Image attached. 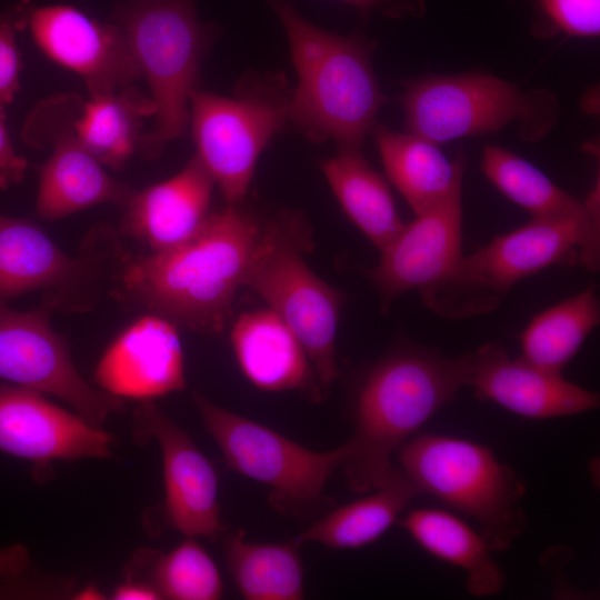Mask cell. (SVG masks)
Listing matches in <instances>:
<instances>
[{
	"label": "cell",
	"instance_id": "obj_16",
	"mask_svg": "<svg viewBox=\"0 0 600 600\" xmlns=\"http://www.w3.org/2000/svg\"><path fill=\"white\" fill-rule=\"evenodd\" d=\"M113 437L43 393L0 381V451L38 466L53 460L108 458Z\"/></svg>",
	"mask_w": 600,
	"mask_h": 600
},
{
	"label": "cell",
	"instance_id": "obj_27",
	"mask_svg": "<svg viewBox=\"0 0 600 600\" xmlns=\"http://www.w3.org/2000/svg\"><path fill=\"white\" fill-rule=\"evenodd\" d=\"M481 170L510 200L534 218L572 219L599 231L596 193L586 204L556 186L537 167L497 146H486Z\"/></svg>",
	"mask_w": 600,
	"mask_h": 600
},
{
	"label": "cell",
	"instance_id": "obj_1",
	"mask_svg": "<svg viewBox=\"0 0 600 600\" xmlns=\"http://www.w3.org/2000/svg\"><path fill=\"white\" fill-rule=\"evenodd\" d=\"M268 226L242 203L211 211L192 238L171 250L127 249L109 294L130 310L158 314L177 327L219 333L233 314Z\"/></svg>",
	"mask_w": 600,
	"mask_h": 600
},
{
	"label": "cell",
	"instance_id": "obj_18",
	"mask_svg": "<svg viewBox=\"0 0 600 600\" xmlns=\"http://www.w3.org/2000/svg\"><path fill=\"white\" fill-rule=\"evenodd\" d=\"M578 249L579 261L599 267V231L572 219L534 218L497 236L487 246L463 257V268L502 297L512 286L540 270L563 262Z\"/></svg>",
	"mask_w": 600,
	"mask_h": 600
},
{
	"label": "cell",
	"instance_id": "obj_31",
	"mask_svg": "<svg viewBox=\"0 0 600 600\" xmlns=\"http://www.w3.org/2000/svg\"><path fill=\"white\" fill-rule=\"evenodd\" d=\"M21 31L14 6L0 9V106L14 101L20 90L22 70L17 32Z\"/></svg>",
	"mask_w": 600,
	"mask_h": 600
},
{
	"label": "cell",
	"instance_id": "obj_6",
	"mask_svg": "<svg viewBox=\"0 0 600 600\" xmlns=\"http://www.w3.org/2000/svg\"><path fill=\"white\" fill-rule=\"evenodd\" d=\"M399 468L422 494L472 517L492 552L506 551L524 531L526 486L486 446L454 437L419 433L399 450Z\"/></svg>",
	"mask_w": 600,
	"mask_h": 600
},
{
	"label": "cell",
	"instance_id": "obj_5",
	"mask_svg": "<svg viewBox=\"0 0 600 600\" xmlns=\"http://www.w3.org/2000/svg\"><path fill=\"white\" fill-rule=\"evenodd\" d=\"M462 183L416 216L367 271L381 310L418 289L423 303L440 316L466 318L494 309L500 299L463 268Z\"/></svg>",
	"mask_w": 600,
	"mask_h": 600
},
{
	"label": "cell",
	"instance_id": "obj_33",
	"mask_svg": "<svg viewBox=\"0 0 600 600\" xmlns=\"http://www.w3.org/2000/svg\"><path fill=\"white\" fill-rule=\"evenodd\" d=\"M3 108L0 106V190L20 183L28 168V161L13 148Z\"/></svg>",
	"mask_w": 600,
	"mask_h": 600
},
{
	"label": "cell",
	"instance_id": "obj_25",
	"mask_svg": "<svg viewBox=\"0 0 600 600\" xmlns=\"http://www.w3.org/2000/svg\"><path fill=\"white\" fill-rule=\"evenodd\" d=\"M418 496H422L420 489L394 466L384 482L368 496L332 510L293 541L298 544L317 542L337 550L368 546L397 522Z\"/></svg>",
	"mask_w": 600,
	"mask_h": 600
},
{
	"label": "cell",
	"instance_id": "obj_24",
	"mask_svg": "<svg viewBox=\"0 0 600 600\" xmlns=\"http://www.w3.org/2000/svg\"><path fill=\"white\" fill-rule=\"evenodd\" d=\"M399 524L428 553L467 573L466 588L476 597L499 593L506 574L480 532L441 509H414Z\"/></svg>",
	"mask_w": 600,
	"mask_h": 600
},
{
	"label": "cell",
	"instance_id": "obj_23",
	"mask_svg": "<svg viewBox=\"0 0 600 600\" xmlns=\"http://www.w3.org/2000/svg\"><path fill=\"white\" fill-rule=\"evenodd\" d=\"M156 107L133 84L81 99L73 129L80 143L104 168L122 170L137 152L143 123Z\"/></svg>",
	"mask_w": 600,
	"mask_h": 600
},
{
	"label": "cell",
	"instance_id": "obj_8",
	"mask_svg": "<svg viewBox=\"0 0 600 600\" xmlns=\"http://www.w3.org/2000/svg\"><path fill=\"white\" fill-rule=\"evenodd\" d=\"M311 247L309 229L299 213L270 219L244 287L302 343L323 399L338 376L336 338L344 296L308 267L303 252Z\"/></svg>",
	"mask_w": 600,
	"mask_h": 600
},
{
	"label": "cell",
	"instance_id": "obj_32",
	"mask_svg": "<svg viewBox=\"0 0 600 600\" xmlns=\"http://www.w3.org/2000/svg\"><path fill=\"white\" fill-rule=\"evenodd\" d=\"M550 20L563 32L596 37L600 32V0H540Z\"/></svg>",
	"mask_w": 600,
	"mask_h": 600
},
{
	"label": "cell",
	"instance_id": "obj_35",
	"mask_svg": "<svg viewBox=\"0 0 600 600\" xmlns=\"http://www.w3.org/2000/svg\"><path fill=\"white\" fill-rule=\"evenodd\" d=\"M341 1H344L349 4H352L361 9H367V8L381 6L388 0H341Z\"/></svg>",
	"mask_w": 600,
	"mask_h": 600
},
{
	"label": "cell",
	"instance_id": "obj_26",
	"mask_svg": "<svg viewBox=\"0 0 600 600\" xmlns=\"http://www.w3.org/2000/svg\"><path fill=\"white\" fill-rule=\"evenodd\" d=\"M321 170L348 218L382 252L403 230L387 182L361 150H339Z\"/></svg>",
	"mask_w": 600,
	"mask_h": 600
},
{
	"label": "cell",
	"instance_id": "obj_4",
	"mask_svg": "<svg viewBox=\"0 0 600 600\" xmlns=\"http://www.w3.org/2000/svg\"><path fill=\"white\" fill-rule=\"evenodd\" d=\"M111 21L123 32L156 107L137 153L156 159L189 130L190 96L216 29L199 19L196 0H124L113 7Z\"/></svg>",
	"mask_w": 600,
	"mask_h": 600
},
{
	"label": "cell",
	"instance_id": "obj_15",
	"mask_svg": "<svg viewBox=\"0 0 600 600\" xmlns=\"http://www.w3.org/2000/svg\"><path fill=\"white\" fill-rule=\"evenodd\" d=\"M133 434L138 440L154 439L160 447L167 523L187 538H217L223 524L212 463L153 400L136 408Z\"/></svg>",
	"mask_w": 600,
	"mask_h": 600
},
{
	"label": "cell",
	"instance_id": "obj_2",
	"mask_svg": "<svg viewBox=\"0 0 600 600\" xmlns=\"http://www.w3.org/2000/svg\"><path fill=\"white\" fill-rule=\"evenodd\" d=\"M466 386L464 354L402 343L363 376L353 403V434L343 443L350 489L368 493L394 468L391 458Z\"/></svg>",
	"mask_w": 600,
	"mask_h": 600
},
{
	"label": "cell",
	"instance_id": "obj_30",
	"mask_svg": "<svg viewBox=\"0 0 600 600\" xmlns=\"http://www.w3.org/2000/svg\"><path fill=\"white\" fill-rule=\"evenodd\" d=\"M151 583L162 598L173 600H216L223 592L216 562L202 546L189 537L156 559Z\"/></svg>",
	"mask_w": 600,
	"mask_h": 600
},
{
	"label": "cell",
	"instance_id": "obj_10",
	"mask_svg": "<svg viewBox=\"0 0 600 600\" xmlns=\"http://www.w3.org/2000/svg\"><path fill=\"white\" fill-rule=\"evenodd\" d=\"M192 398L228 467L266 484L274 508L299 517L324 500V486L341 466L342 444L330 451H314L217 406L200 393Z\"/></svg>",
	"mask_w": 600,
	"mask_h": 600
},
{
	"label": "cell",
	"instance_id": "obj_12",
	"mask_svg": "<svg viewBox=\"0 0 600 600\" xmlns=\"http://www.w3.org/2000/svg\"><path fill=\"white\" fill-rule=\"evenodd\" d=\"M401 104L409 133L436 144L497 131L517 119H538L540 101L482 73L432 76L407 86Z\"/></svg>",
	"mask_w": 600,
	"mask_h": 600
},
{
	"label": "cell",
	"instance_id": "obj_3",
	"mask_svg": "<svg viewBox=\"0 0 600 600\" xmlns=\"http://www.w3.org/2000/svg\"><path fill=\"white\" fill-rule=\"evenodd\" d=\"M264 1L286 31L298 78L287 122L314 142L361 150L384 103L367 47L312 24L288 0Z\"/></svg>",
	"mask_w": 600,
	"mask_h": 600
},
{
	"label": "cell",
	"instance_id": "obj_17",
	"mask_svg": "<svg viewBox=\"0 0 600 600\" xmlns=\"http://www.w3.org/2000/svg\"><path fill=\"white\" fill-rule=\"evenodd\" d=\"M466 386L474 394L528 419H552L594 410L597 392L578 386L561 372L511 359L496 342L464 353Z\"/></svg>",
	"mask_w": 600,
	"mask_h": 600
},
{
	"label": "cell",
	"instance_id": "obj_20",
	"mask_svg": "<svg viewBox=\"0 0 600 600\" xmlns=\"http://www.w3.org/2000/svg\"><path fill=\"white\" fill-rule=\"evenodd\" d=\"M214 181L194 154L173 177L134 192L120 209L119 232L160 253L192 238L210 214Z\"/></svg>",
	"mask_w": 600,
	"mask_h": 600
},
{
	"label": "cell",
	"instance_id": "obj_7",
	"mask_svg": "<svg viewBox=\"0 0 600 600\" xmlns=\"http://www.w3.org/2000/svg\"><path fill=\"white\" fill-rule=\"evenodd\" d=\"M126 248L118 229L98 223L71 257L34 221L0 214V297L42 291L53 311H91L109 293Z\"/></svg>",
	"mask_w": 600,
	"mask_h": 600
},
{
	"label": "cell",
	"instance_id": "obj_29",
	"mask_svg": "<svg viewBox=\"0 0 600 600\" xmlns=\"http://www.w3.org/2000/svg\"><path fill=\"white\" fill-rule=\"evenodd\" d=\"M600 320V304L592 288L542 311L521 333L523 360L561 372Z\"/></svg>",
	"mask_w": 600,
	"mask_h": 600
},
{
	"label": "cell",
	"instance_id": "obj_9",
	"mask_svg": "<svg viewBox=\"0 0 600 600\" xmlns=\"http://www.w3.org/2000/svg\"><path fill=\"white\" fill-rule=\"evenodd\" d=\"M289 96L281 78L246 80L234 97L192 91L189 129L196 156L227 204L243 202L262 150L287 122Z\"/></svg>",
	"mask_w": 600,
	"mask_h": 600
},
{
	"label": "cell",
	"instance_id": "obj_11",
	"mask_svg": "<svg viewBox=\"0 0 600 600\" xmlns=\"http://www.w3.org/2000/svg\"><path fill=\"white\" fill-rule=\"evenodd\" d=\"M81 99L77 93L52 96L38 102L24 120L23 141L51 149L38 168V219L56 221L102 203L121 209L136 190L111 177L78 140L73 121Z\"/></svg>",
	"mask_w": 600,
	"mask_h": 600
},
{
	"label": "cell",
	"instance_id": "obj_36",
	"mask_svg": "<svg viewBox=\"0 0 600 600\" xmlns=\"http://www.w3.org/2000/svg\"><path fill=\"white\" fill-rule=\"evenodd\" d=\"M127 1H140V0H127Z\"/></svg>",
	"mask_w": 600,
	"mask_h": 600
},
{
	"label": "cell",
	"instance_id": "obj_14",
	"mask_svg": "<svg viewBox=\"0 0 600 600\" xmlns=\"http://www.w3.org/2000/svg\"><path fill=\"white\" fill-rule=\"evenodd\" d=\"M21 30H29L39 50L54 63L79 76L89 97L113 92L142 78L121 29L101 22L77 7L16 4Z\"/></svg>",
	"mask_w": 600,
	"mask_h": 600
},
{
	"label": "cell",
	"instance_id": "obj_22",
	"mask_svg": "<svg viewBox=\"0 0 600 600\" xmlns=\"http://www.w3.org/2000/svg\"><path fill=\"white\" fill-rule=\"evenodd\" d=\"M373 136L388 178L417 214L462 183L464 157L450 161L436 143L376 124Z\"/></svg>",
	"mask_w": 600,
	"mask_h": 600
},
{
	"label": "cell",
	"instance_id": "obj_21",
	"mask_svg": "<svg viewBox=\"0 0 600 600\" xmlns=\"http://www.w3.org/2000/svg\"><path fill=\"white\" fill-rule=\"evenodd\" d=\"M231 346L244 377L259 390L321 393L306 349L269 308L242 312L232 323Z\"/></svg>",
	"mask_w": 600,
	"mask_h": 600
},
{
	"label": "cell",
	"instance_id": "obj_13",
	"mask_svg": "<svg viewBox=\"0 0 600 600\" xmlns=\"http://www.w3.org/2000/svg\"><path fill=\"white\" fill-rule=\"evenodd\" d=\"M53 310L18 311L0 297V379L67 402L96 427L123 409L122 399L93 388L77 370L69 346L51 323Z\"/></svg>",
	"mask_w": 600,
	"mask_h": 600
},
{
	"label": "cell",
	"instance_id": "obj_28",
	"mask_svg": "<svg viewBox=\"0 0 600 600\" xmlns=\"http://www.w3.org/2000/svg\"><path fill=\"white\" fill-rule=\"evenodd\" d=\"M298 543H256L242 530L224 541V556L237 589L248 600H299L304 594Z\"/></svg>",
	"mask_w": 600,
	"mask_h": 600
},
{
	"label": "cell",
	"instance_id": "obj_19",
	"mask_svg": "<svg viewBox=\"0 0 600 600\" xmlns=\"http://www.w3.org/2000/svg\"><path fill=\"white\" fill-rule=\"evenodd\" d=\"M93 381L112 396L139 401L183 390L184 358L178 327L163 317L144 313L110 343L96 366Z\"/></svg>",
	"mask_w": 600,
	"mask_h": 600
},
{
	"label": "cell",
	"instance_id": "obj_34",
	"mask_svg": "<svg viewBox=\"0 0 600 600\" xmlns=\"http://www.w3.org/2000/svg\"><path fill=\"white\" fill-rule=\"evenodd\" d=\"M116 600H154L162 599L152 583L141 581H127L118 586L112 592Z\"/></svg>",
	"mask_w": 600,
	"mask_h": 600
}]
</instances>
